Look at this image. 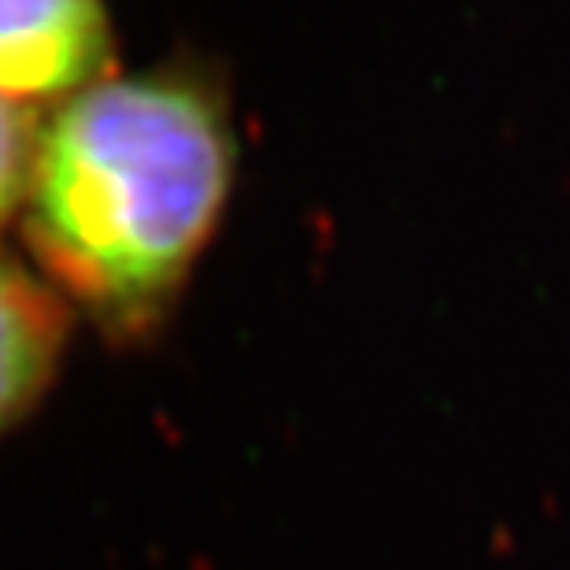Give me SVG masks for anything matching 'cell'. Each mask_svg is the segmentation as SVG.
Segmentation results:
<instances>
[{
  "label": "cell",
  "instance_id": "6da1fadb",
  "mask_svg": "<svg viewBox=\"0 0 570 570\" xmlns=\"http://www.w3.org/2000/svg\"><path fill=\"white\" fill-rule=\"evenodd\" d=\"M219 100L178 75L105 78L45 122L22 237L49 285L116 341L170 312L230 193Z\"/></svg>",
  "mask_w": 570,
  "mask_h": 570
},
{
  "label": "cell",
  "instance_id": "7a4b0ae2",
  "mask_svg": "<svg viewBox=\"0 0 570 570\" xmlns=\"http://www.w3.org/2000/svg\"><path fill=\"white\" fill-rule=\"evenodd\" d=\"M108 67L105 0H0V100H67L105 82Z\"/></svg>",
  "mask_w": 570,
  "mask_h": 570
},
{
  "label": "cell",
  "instance_id": "3957f363",
  "mask_svg": "<svg viewBox=\"0 0 570 570\" xmlns=\"http://www.w3.org/2000/svg\"><path fill=\"white\" fill-rule=\"evenodd\" d=\"M71 337V304L0 256V438L45 401Z\"/></svg>",
  "mask_w": 570,
  "mask_h": 570
},
{
  "label": "cell",
  "instance_id": "277c9868",
  "mask_svg": "<svg viewBox=\"0 0 570 570\" xmlns=\"http://www.w3.org/2000/svg\"><path fill=\"white\" fill-rule=\"evenodd\" d=\"M38 119L30 108L0 100V226L22 208L27 200V181L33 167V148H38Z\"/></svg>",
  "mask_w": 570,
  "mask_h": 570
}]
</instances>
